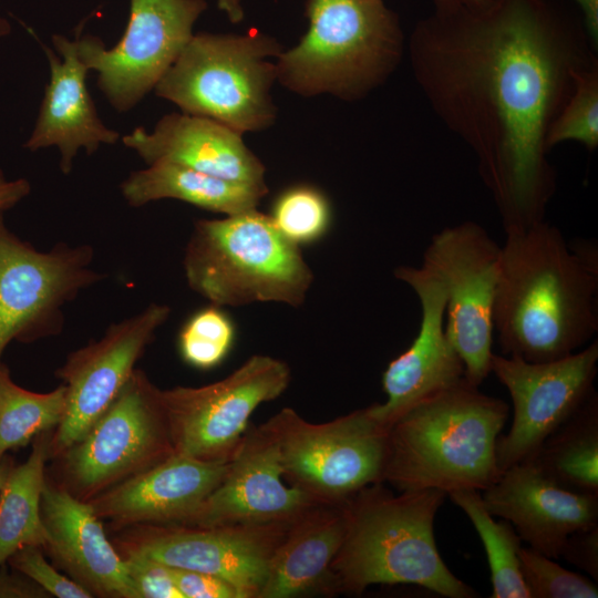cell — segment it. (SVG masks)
<instances>
[{
    "mask_svg": "<svg viewBox=\"0 0 598 598\" xmlns=\"http://www.w3.org/2000/svg\"><path fill=\"white\" fill-rule=\"evenodd\" d=\"M596 51L553 0H434L411 34L414 78L474 154L505 234L545 220L557 188L548 131Z\"/></svg>",
    "mask_w": 598,
    "mask_h": 598,
    "instance_id": "1",
    "label": "cell"
},
{
    "mask_svg": "<svg viewBox=\"0 0 598 598\" xmlns=\"http://www.w3.org/2000/svg\"><path fill=\"white\" fill-rule=\"evenodd\" d=\"M598 266L582 260L547 221L507 233L501 246L493 331L503 355L567 357L598 331Z\"/></svg>",
    "mask_w": 598,
    "mask_h": 598,
    "instance_id": "2",
    "label": "cell"
},
{
    "mask_svg": "<svg viewBox=\"0 0 598 598\" xmlns=\"http://www.w3.org/2000/svg\"><path fill=\"white\" fill-rule=\"evenodd\" d=\"M508 414L506 402L481 392L463 377L388 426L383 481L400 492L484 491L502 474L496 442Z\"/></svg>",
    "mask_w": 598,
    "mask_h": 598,
    "instance_id": "3",
    "label": "cell"
},
{
    "mask_svg": "<svg viewBox=\"0 0 598 598\" xmlns=\"http://www.w3.org/2000/svg\"><path fill=\"white\" fill-rule=\"evenodd\" d=\"M446 496L435 488L394 495L381 483L357 493L346 503V534L331 566L337 588L415 585L447 598L480 597L437 550L434 519Z\"/></svg>",
    "mask_w": 598,
    "mask_h": 598,
    "instance_id": "4",
    "label": "cell"
},
{
    "mask_svg": "<svg viewBox=\"0 0 598 598\" xmlns=\"http://www.w3.org/2000/svg\"><path fill=\"white\" fill-rule=\"evenodd\" d=\"M305 14L307 32L276 61L277 81L288 90L354 101L398 68L404 37L383 0H307Z\"/></svg>",
    "mask_w": 598,
    "mask_h": 598,
    "instance_id": "5",
    "label": "cell"
},
{
    "mask_svg": "<svg viewBox=\"0 0 598 598\" xmlns=\"http://www.w3.org/2000/svg\"><path fill=\"white\" fill-rule=\"evenodd\" d=\"M183 265L189 287L219 307L254 302L298 307L313 279L299 246L257 208L197 220Z\"/></svg>",
    "mask_w": 598,
    "mask_h": 598,
    "instance_id": "6",
    "label": "cell"
},
{
    "mask_svg": "<svg viewBox=\"0 0 598 598\" xmlns=\"http://www.w3.org/2000/svg\"><path fill=\"white\" fill-rule=\"evenodd\" d=\"M282 48L274 38L193 34L154 92L183 113L210 118L244 134L268 128L277 109L270 90Z\"/></svg>",
    "mask_w": 598,
    "mask_h": 598,
    "instance_id": "7",
    "label": "cell"
},
{
    "mask_svg": "<svg viewBox=\"0 0 598 598\" xmlns=\"http://www.w3.org/2000/svg\"><path fill=\"white\" fill-rule=\"evenodd\" d=\"M264 425L278 444L283 477L320 504H344L383 482L388 427L370 406L320 424L286 408Z\"/></svg>",
    "mask_w": 598,
    "mask_h": 598,
    "instance_id": "8",
    "label": "cell"
},
{
    "mask_svg": "<svg viewBox=\"0 0 598 598\" xmlns=\"http://www.w3.org/2000/svg\"><path fill=\"white\" fill-rule=\"evenodd\" d=\"M174 453L161 390L135 369L87 432L56 457L59 486L89 502Z\"/></svg>",
    "mask_w": 598,
    "mask_h": 598,
    "instance_id": "9",
    "label": "cell"
},
{
    "mask_svg": "<svg viewBox=\"0 0 598 598\" xmlns=\"http://www.w3.org/2000/svg\"><path fill=\"white\" fill-rule=\"evenodd\" d=\"M93 257L89 245L39 251L8 228L0 212V364L11 341L29 343L60 332L62 308L103 279L91 267Z\"/></svg>",
    "mask_w": 598,
    "mask_h": 598,
    "instance_id": "10",
    "label": "cell"
},
{
    "mask_svg": "<svg viewBox=\"0 0 598 598\" xmlns=\"http://www.w3.org/2000/svg\"><path fill=\"white\" fill-rule=\"evenodd\" d=\"M289 382L283 361L256 354L220 381L161 390L174 452L202 462H228L252 412L278 398Z\"/></svg>",
    "mask_w": 598,
    "mask_h": 598,
    "instance_id": "11",
    "label": "cell"
},
{
    "mask_svg": "<svg viewBox=\"0 0 598 598\" xmlns=\"http://www.w3.org/2000/svg\"><path fill=\"white\" fill-rule=\"evenodd\" d=\"M501 246L480 224L466 220L434 234L422 266L446 291L445 332L461 357L464 377L473 384L491 373L493 305L499 272Z\"/></svg>",
    "mask_w": 598,
    "mask_h": 598,
    "instance_id": "12",
    "label": "cell"
},
{
    "mask_svg": "<svg viewBox=\"0 0 598 598\" xmlns=\"http://www.w3.org/2000/svg\"><path fill=\"white\" fill-rule=\"evenodd\" d=\"M205 0H131L120 41L111 49L95 35L78 39V52L97 72V87L120 113L155 89L193 37Z\"/></svg>",
    "mask_w": 598,
    "mask_h": 598,
    "instance_id": "13",
    "label": "cell"
},
{
    "mask_svg": "<svg viewBox=\"0 0 598 598\" xmlns=\"http://www.w3.org/2000/svg\"><path fill=\"white\" fill-rule=\"evenodd\" d=\"M598 342L548 362L493 354L491 372L507 389L513 422L496 442L501 473L530 460L544 441L570 419L596 392Z\"/></svg>",
    "mask_w": 598,
    "mask_h": 598,
    "instance_id": "14",
    "label": "cell"
},
{
    "mask_svg": "<svg viewBox=\"0 0 598 598\" xmlns=\"http://www.w3.org/2000/svg\"><path fill=\"white\" fill-rule=\"evenodd\" d=\"M169 312V307L152 303L68 355L55 372L65 386V410L50 437V457L56 458L79 441L111 405Z\"/></svg>",
    "mask_w": 598,
    "mask_h": 598,
    "instance_id": "15",
    "label": "cell"
},
{
    "mask_svg": "<svg viewBox=\"0 0 598 598\" xmlns=\"http://www.w3.org/2000/svg\"><path fill=\"white\" fill-rule=\"evenodd\" d=\"M290 524L144 525L120 542L118 553L138 554L172 568L210 574L231 584L243 598H258L270 558Z\"/></svg>",
    "mask_w": 598,
    "mask_h": 598,
    "instance_id": "16",
    "label": "cell"
},
{
    "mask_svg": "<svg viewBox=\"0 0 598 598\" xmlns=\"http://www.w3.org/2000/svg\"><path fill=\"white\" fill-rule=\"evenodd\" d=\"M322 505L283 483L278 444L262 424L246 432L221 482L183 524L197 527L290 524Z\"/></svg>",
    "mask_w": 598,
    "mask_h": 598,
    "instance_id": "17",
    "label": "cell"
},
{
    "mask_svg": "<svg viewBox=\"0 0 598 598\" xmlns=\"http://www.w3.org/2000/svg\"><path fill=\"white\" fill-rule=\"evenodd\" d=\"M394 276L417 296L421 323L411 346L383 372L386 401L370 405L372 414L386 427L422 399L461 380L465 372L464 363L445 332L446 291L443 282L424 266H399Z\"/></svg>",
    "mask_w": 598,
    "mask_h": 598,
    "instance_id": "18",
    "label": "cell"
},
{
    "mask_svg": "<svg viewBox=\"0 0 598 598\" xmlns=\"http://www.w3.org/2000/svg\"><path fill=\"white\" fill-rule=\"evenodd\" d=\"M482 492L494 517L509 522L522 542L553 559L569 535L598 525V495L567 489L529 461L512 465Z\"/></svg>",
    "mask_w": 598,
    "mask_h": 598,
    "instance_id": "19",
    "label": "cell"
},
{
    "mask_svg": "<svg viewBox=\"0 0 598 598\" xmlns=\"http://www.w3.org/2000/svg\"><path fill=\"white\" fill-rule=\"evenodd\" d=\"M229 461L202 462L174 453L87 503L101 519L118 527L183 525L221 482Z\"/></svg>",
    "mask_w": 598,
    "mask_h": 598,
    "instance_id": "20",
    "label": "cell"
},
{
    "mask_svg": "<svg viewBox=\"0 0 598 598\" xmlns=\"http://www.w3.org/2000/svg\"><path fill=\"white\" fill-rule=\"evenodd\" d=\"M44 548L93 597L141 598L124 558L106 537L92 506L45 482L41 497Z\"/></svg>",
    "mask_w": 598,
    "mask_h": 598,
    "instance_id": "21",
    "label": "cell"
},
{
    "mask_svg": "<svg viewBox=\"0 0 598 598\" xmlns=\"http://www.w3.org/2000/svg\"><path fill=\"white\" fill-rule=\"evenodd\" d=\"M241 136L221 123L182 112L163 116L152 132L136 127L122 142L147 165L171 162L233 183L267 188L266 168Z\"/></svg>",
    "mask_w": 598,
    "mask_h": 598,
    "instance_id": "22",
    "label": "cell"
},
{
    "mask_svg": "<svg viewBox=\"0 0 598 598\" xmlns=\"http://www.w3.org/2000/svg\"><path fill=\"white\" fill-rule=\"evenodd\" d=\"M52 42L62 61L43 45L50 80L39 109L34 128L23 147L35 152L55 146L61 154L60 168L69 174L79 150L93 154L101 144H115L120 134L100 120L86 86L87 66L74 41L54 34Z\"/></svg>",
    "mask_w": 598,
    "mask_h": 598,
    "instance_id": "23",
    "label": "cell"
},
{
    "mask_svg": "<svg viewBox=\"0 0 598 598\" xmlns=\"http://www.w3.org/2000/svg\"><path fill=\"white\" fill-rule=\"evenodd\" d=\"M346 527V503L315 506L293 520L270 558L258 598L301 596L327 580L337 588L331 566Z\"/></svg>",
    "mask_w": 598,
    "mask_h": 598,
    "instance_id": "24",
    "label": "cell"
},
{
    "mask_svg": "<svg viewBox=\"0 0 598 598\" xmlns=\"http://www.w3.org/2000/svg\"><path fill=\"white\" fill-rule=\"evenodd\" d=\"M128 205L178 199L199 208L234 215L256 209L268 188L225 181L171 162H156L133 172L121 184Z\"/></svg>",
    "mask_w": 598,
    "mask_h": 598,
    "instance_id": "25",
    "label": "cell"
},
{
    "mask_svg": "<svg viewBox=\"0 0 598 598\" xmlns=\"http://www.w3.org/2000/svg\"><path fill=\"white\" fill-rule=\"evenodd\" d=\"M48 432L32 442V452L13 465L0 491V567L24 546L44 548L47 535L41 517V497L49 456Z\"/></svg>",
    "mask_w": 598,
    "mask_h": 598,
    "instance_id": "26",
    "label": "cell"
},
{
    "mask_svg": "<svg viewBox=\"0 0 598 598\" xmlns=\"http://www.w3.org/2000/svg\"><path fill=\"white\" fill-rule=\"evenodd\" d=\"M528 461L567 489L598 495L597 393L553 432Z\"/></svg>",
    "mask_w": 598,
    "mask_h": 598,
    "instance_id": "27",
    "label": "cell"
},
{
    "mask_svg": "<svg viewBox=\"0 0 598 598\" xmlns=\"http://www.w3.org/2000/svg\"><path fill=\"white\" fill-rule=\"evenodd\" d=\"M447 496L466 514L482 539L491 569V597L529 598L518 558L522 539L513 525L505 519L496 522L476 489H455Z\"/></svg>",
    "mask_w": 598,
    "mask_h": 598,
    "instance_id": "28",
    "label": "cell"
},
{
    "mask_svg": "<svg viewBox=\"0 0 598 598\" xmlns=\"http://www.w3.org/2000/svg\"><path fill=\"white\" fill-rule=\"evenodd\" d=\"M65 410V386L38 393L18 385L0 364V458L55 429Z\"/></svg>",
    "mask_w": 598,
    "mask_h": 598,
    "instance_id": "29",
    "label": "cell"
},
{
    "mask_svg": "<svg viewBox=\"0 0 598 598\" xmlns=\"http://www.w3.org/2000/svg\"><path fill=\"white\" fill-rule=\"evenodd\" d=\"M268 216L285 238L301 246L326 235L331 225L332 209L329 199L319 188L298 184L276 197Z\"/></svg>",
    "mask_w": 598,
    "mask_h": 598,
    "instance_id": "30",
    "label": "cell"
},
{
    "mask_svg": "<svg viewBox=\"0 0 598 598\" xmlns=\"http://www.w3.org/2000/svg\"><path fill=\"white\" fill-rule=\"evenodd\" d=\"M235 324L223 307L210 305L193 313L178 333V350L189 365L208 370L229 353L235 340Z\"/></svg>",
    "mask_w": 598,
    "mask_h": 598,
    "instance_id": "31",
    "label": "cell"
},
{
    "mask_svg": "<svg viewBox=\"0 0 598 598\" xmlns=\"http://www.w3.org/2000/svg\"><path fill=\"white\" fill-rule=\"evenodd\" d=\"M566 141L578 142L590 151L598 146V64L578 74L571 94L550 125L549 151Z\"/></svg>",
    "mask_w": 598,
    "mask_h": 598,
    "instance_id": "32",
    "label": "cell"
},
{
    "mask_svg": "<svg viewBox=\"0 0 598 598\" xmlns=\"http://www.w3.org/2000/svg\"><path fill=\"white\" fill-rule=\"evenodd\" d=\"M520 574L529 598H597L598 588L586 576L530 548L518 551Z\"/></svg>",
    "mask_w": 598,
    "mask_h": 598,
    "instance_id": "33",
    "label": "cell"
},
{
    "mask_svg": "<svg viewBox=\"0 0 598 598\" xmlns=\"http://www.w3.org/2000/svg\"><path fill=\"white\" fill-rule=\"evenodd\" d=\"M42 547L24 546L17 550L8 564L50 596L59 598H92L93 595L71 578L60 574L44 558Z\"/></svg>",
    "mask_w": 598,
    "mask_h": 598,
    "instance_id": "34",
    "label": "cell"
},
{
    "mask_svg": "<svg viewBox=\"0 0 598 598\" xmlns=\"http://www.w3.org/2000/svg\"><path fill=\"white\" fill-rule=\"evenodd\" d=\"M121 556L141 598H183L173 580L171 567L138 554Z\"/></svg>",
    "mask_w": 598,
    "mask_h": 598,
    "instance_id": "35",
    "label": "cell"
},
{
    "mask_svg": "<svg viewBox=\"0 0 598 598\" xmlns=\"http://www.w3.org/2000/svg\"><path fill=\"white\" fill-rule=\"evenodd\" d=\"M171 573L183 598H243L231 584L217 576L172 567Z\"/></svg>",
    "mask_w": 598,
    "mask_h": 598,
    "instance_id": "36",
    "label": "cell"
},
{
    "mask_svg": "<svg viewBox=\"0 0 598 598\" xmlns=\"http://www.w3.org/2000/svg\"><path fill=\"white\" fill-rule=\"evenodd\" d=\"M585 570L598 579V525L569 535L561 548L559 558Z\"/></svg>",
    "mask_w": 598,
    "mask_h": 598,
    "instance_id": "37",
    "label": "cell"
},
{
    "mask_svg": "<svg viewBox=\"0 0 598 598\" xmlns=\"http://www.w3.org/2000/svg\"><path fill=\"white\" fill-rule=\"evenodd\" d=\"M0 567V598H48L51 597L39 585L17 571L8 573Z\"/></svg>",
    "mask_w": 598,
    "mask_h": 598,
    "instance_id": "38",
    "label": "cell"
},
{
    "mask_svg": "<svg viewBox=\"0 0 598 598\" xmlns=\"http://www.w3.org/2000/svg\"><path fill=\"white\" fill-rule=\"evenodd\" d=\"M31 192L25 178L9 179L0 169V212H6L19 204Z\"/></svg>",
    "mask_w": 598,
    "mask_h": 598,
    "instance_id": "39",
    "label": "cell"
},
{
    "mask_svg": "<svg viewBox=\"0 0 598 598\" xmlns=\"http://www.w3.org/2000/svg\"><path fill=\"white\" fill-rule=\"evenodd\" d=\"M576 2L581 11L582 27L594 45L598 43V0H571Z\"/></svg>",
    "mask_w": 598,
    "mask_h": 598,
    "instance_id": "40",
    "label": "cell"
},
{
    "mask_svg": "<svg viewBox=\"0 0 598 598\" xmlns=\"http://www.w3.org/2000/svg\"><path fill=\"white\" fill-rule=\"evenodd\" d=\"M217 7L224 13L231 23H239L244 19V9L241 0H217Z\"/></svg>",
    "mask_w": 598,
    "mask_h": 598,
    "instance_id": "41",
    "label": "cell"
},
{
    "mask_svg": "<svg viewBox=\"0 0 598 598\" xmlns=\"http://www.w3.org/2000/svg\"><path fill=\"white\" fill-rule=\"evenodd\" d=\"M14 465L12 457L6 454L0 458V491L11 467Z\"/></svg>",
    "mask_w": 598,
    "mask_h": 598,
    "instance_id": "42",
    "label": "cell"
},
{
    "mask_svg": "<svg viewBox=\"0 0 598 598\" xmlns=\"http://www.w3.org/2000/svg\"><path fill=\"white\" fill-rule=\"evenodd\" d=\"M10 24L4 19L0 18V37L7 35L10 33Z\"/></svg>",
    "mask_w": 598,
    "mask_h": 598,
    "instance_id": "43",
    "label": "cell"
}]
</instances>
